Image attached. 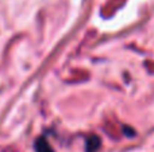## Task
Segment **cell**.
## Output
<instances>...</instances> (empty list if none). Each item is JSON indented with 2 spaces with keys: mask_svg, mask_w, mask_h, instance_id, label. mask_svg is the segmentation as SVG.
<instances>
[{
  "mask_svg": "<svg viewBox=\"0 0 154 152\" xmlns=\"http://www.w3.org/2000/svg\"><path fill=\"white\" fill-rule=\"evenodd\" d=\"M35 152H54V151L45 137H39L35 142Z\"/></svg>",
  "mask_w": 154,
  "mask_h": 152,
  "instance_id": "cell-1",
  "label": "cell"
},
{
  "mask_svg": "<svg viewBox=\"0 0 154 152\" xmlns=\"http://www.w3.org/2000/svg\"><path fill=\"white\" fill-rule=\"evenodd\" d=\"M100 147V139L97 136H92L87 140V152H95Z\"/></svg>",
  "mask_w": 154,
  "mask_h": 152,
  "instance_id": "cell-2",
  "label": "cell"
}]
</instances>
